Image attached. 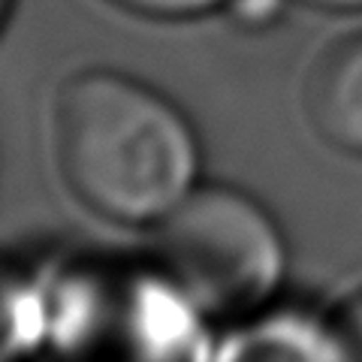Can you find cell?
Segmentation results:
<instances>
[{
	"label": "cell",
	"instance_id": "6da1fadb",
	"mask_svg": "<svg viewBox=\"0 0 362 362\" xmlns=\"http://www.w3.org/2000/svg\"><path fill=\"white\" fill-rule=\"evenodd\" d=\"M58 157L76 197L121 223L160 221L194 190L199 166L187 118L112 70L78 73L61 90Z\"/></svg>",
	"mask_w": 362,
	"mask_h": 362
},
{
	"label": "cell",
	"instance_id": "7a4b0ae2",
	"mask_svg": "<svg viewBox=\"0 0 362 362\" xmlns=\"http://www.w3.org/2000/svg\"><path fill=\"white\" fill-rule=\"evenodd\" d=\"M154 257L181 296L209 314H242L284 275V239L269 211L242 190L194 187L160 218Z\"/></svg>",
	"mask_w": 362,
	"mask_h": 362
},
{
	"label": "cell",
	"instance_id": "3957f363",
	"mask_svg": "<svg viewBox=\"0 0 362 362\" xmlns=\"http://www.w3.org/2000/svg\"><path fill=\"white\" fill-rule=\"evenodd\" d=\"M311 118L326 139L362 154V37L338 42L311 78Z\"/></svg>",
	"mask_w": 362,
	"mask_h": 362
},
{
	"label": "cell",
	"instance_id": "277c9868",
	"mask_svg": "<svg viewBox=\"0 0 362 362\" xmlns=\"http://www.w3.org/2000/svg\"><path fill=\"white\" fill-rule=\"evenodd\" d=\"M251 338L247 354H281V356H335L347 354V347L332 344L302 323H281V326H259Z\"/></svg>",
	"mask_w": 362,
	"mask_h": 362
},
{
	"label": "cell",
	"instance_id": "5b68a950",
	"mask_svg": "<svg viewBox=\"0 0 362 362\" xmlns=\"http://www.w3.org/2000/svg\"><path fill=\"white\" fill-rule=\"evenodd\" d=\"M124 9L142 16H157V18H187V16H199L209 9L230 4V0H112Z\"/></svg>",
	"mask_w": 362,
	"mask_h": 362
},
{
	"label": "cell",
	"instance_id": "8992f818",
	"mask_svg": "<svg viewBox=\"0 0 362 362\" xmlns=\"http://www.w3.org/2000/svg\"><path fill=\"white\" fill-rule=\"evenodd\" d=\"M230 9L242 25L259 28V25H272L281 16L284 0H230Z\"/></svg>",
	"mask_w": 362,
	"mask_h": 362
},
{
	"label": "cell",
	"instance_id": "52a82bcc",
	"mask_svg": "<svg viewBox=\"0 0 362 362\" xmlns=\"http://www.w3.org/2000/svg\"><path fill=\"white\" fill-rule=\"evenodd\" d=\"M341 341L347 347V354L362 356V296L344 311L341 320Z\"/></svg>",
	"mask_w": 362,
	"mask_h": 362
},
{
	"label": "cell",
	"instance_id": "ba28073f",
	"mask_svg": "<svg viewBox=\"0 0 362 362\" xmlns=\"http://www.w3.org/2000/svg\"><path fill=\"white\" fill-rule=\"evenodd\" d=\"M308 6H320V9H341V13H350V9H362V0H302Z\"/></svg>",
	"mask_w": 362,
	"mask_h": 362
}]
</instances>
